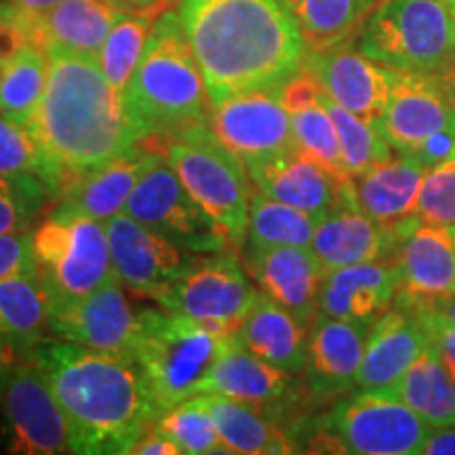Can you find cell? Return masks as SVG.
Here are the masks:
<instances>
[{
  "instance_id": "cell-1",
  "label": "cell",
  "mask_w": 455,
  "mask_h": 455,
  "mask_svg": "<svg viewBox=\"0 0 455 455\" xmlns=\"http://www.w3.org/2000/svg\"><path fill=\"white\" fill-rule=\"evenodd\" d=\"M49 78L28 131L41 158V178L57 198L89 171L124 155L140 135L98 57L51 49Z\"/></svg>"
},
{
  "instance_id": "cell-2",
  "label": "cell",
  "mask_w": 455,
  "mask_h": 455,
  "mask_svg": "<svg viewBox=\"0 0 455 455\" xmlns=\"http://www.w3.org/2000/svg\"><path fill=\"white\" fill-rule=\"evenodd\" d=\"M181 26L212 104L278 89L304 66V38L283 0H180Z\"/></svg>"
},
{
  "instance_id": "cell-3",
  "label": "cell",
  "mask_w": 455,
  "mask_h": 455,
  "mask_svg": "<svg viewBox=\"0 0 455 455\" xmlns=\"http://www.w3.org/2000/svg\"><path fill=\"white\" fill-rule=\"evenodd\" d=\"M26 355L66 415L70 453L127 455L158 418L140 369L124 358L57 338L38 341Z\"/></svg>"
},
{
  "instance_id": "cell-4",
  "label": "cell",
  "mask_w": 455,
  "mask_h": 455,
  "mask_svg": "<svg viewBox=\"0 0 455 455\" xmlns=\"http://www.w3.org/2000/svg\"><path fill=\"white\" fill-rule=\"evenodd\" d=\"M123 106L141 141L167 140L207 124L213 104L175 9L156 17Z\"/></svg>"
},
{
  "instance_id": "cell-5",
  "label": "cell",
  "mask_w": 455,
  "mask_h": 455,
  "mask_svg": "<svg viewBox=\"0 0 455 455\" xmlns=\"http://www.w3.org/2000/svg\"><path fill=\"white\" fill-rule=\"evenodd\" d=\"M141 335L133 365L140 369L158 415L196 396L226 341L221 335L186 316L141 310Z\"/></svg>"
},
{
  "instance_id": "cell-6",
  "label": "cell",
  "mask_w": 455,
  "mask_h": 455,
  "mask_svg": "<svg viewBox=\"0 0 455 455\" xmlns=\"http://www.w3.org/2000/svg\"><path fill=\"white\" fill-rule=\"evenodd\" d=\"M163 141L161 155L175 169L181 184L213 224L224 232L230 247H244L253 184L247 167L212 133L196 124Z\"/></svg>"
},
{
  "instance_id": "cell-7",
  "label": "cell",
  "mask_w": 455,
  "mask_h": 455,
  "mask_svg": "<svg viewBox=\"0 0 455 455\" xmlns=\"http://www.w3.org/2000/svg\"><path fill=\"white\" fill-rule=\"evenodd\" d=\"M378 64L409 72L455 66V15L449 0H379L356 34Z\"/></svg>"
},
{
  "instance_id": "cell-8",
  "label": "cell",
  "mask_w": 455,
  "mask_h": 455,
  "mask_svg": "<svg viewBox=\"0 0 455 455\" xmlns=\"http://www.w3.org/2000/svg\"><path fill=\"white\" fill-rule=\"evenodd\" d=\"M432 432L411 407L378 390L335 403L316 430L315 451L355 455H419Z\"/></svg>"
},
{
  "instance_id": "cell-9",
  "label": "cell",
  "mask_w": 455,
  "mask_h": 455,
  "mask_svg": "<svg viewBox=\"0 0 455 455\" xmlns=\"http://www.w3.org/2000/svg\"><path fill=\"white\" fill-rule=\"evenodd\" d=\"M32 238L36 276L53 304L84 298L116 276L104 221L51 212Z\"/></svg>"
},
{
  "instance_id": "cell-10",
  "label": "cell",
  "mask_w": 455,
  "mask_h": 455,
  "mask_svg": "<svg viewBox=\"0 0 455 455\" xmlns=\"http://www.w3.org/2000/svg\"><path fill=\"white\" fill-rule=\"evenodd\" d=\"M198 255L152 299L169 315L192 318L221 335H236L258 299V287L235 253Z\"/></svg>"
},
{
  "instance_id": "cell-11",
  "label": "cell",
  "mask_w": 455,
  "mask_h": 455,
  "mask_svg": "<svg viewBox=\"0 0 455 455\" xmlns=\"http://www.w3.org/2000/svg\"><path fill=\"white\" fill-rule=\"evenodd\" d=\"M123 213L190 253H218L230 244L163 155L141 173Z\"/></svg>"
},
{
  "instance_id": "cell-12",
  "label": "cell",
  "mask_w": 455,
  "mask_h": 455,
  "mask_svg": "<svg viewBox=\"0 0 455 455\" xmlns=\"http://www.w3.org/2000/svg\"><path fill=\"white\" fill-rule=\"evenodd\" d=\"M0 411L11 453H70L66 415L32 358H13L0 371Z\"/></svg>"
},
{
  "instance_id": "cell-13",
  "label": "cell",
  "mask_w": 455,
  "mask_h": 455,
  "mask_svg": "<svg viewBox=\"0 0 455 455\" xmlns=\"http://www.w3.org/2000/svg\"><path fill=\"white\" fill-rule=\"evenodd\" d=\"M123 287L114 276L84 298L51 304V335L133 363L141 318Z\"/></svg>"
},
{
  "instance_id": "cell-14",
  "label": "cell",
  "mask_w": 455,
  "mask_h": 455,
  "mask_svg": "<svg viewBox=\"0 0 455 455\" xmlns=\"http://www.w3.org/2000/svg\"><path fill=\"white\" fill-rule=\"evenodd\" d=\"M207 127L244 167L295 148L291 114L278 89L247 91L218 101Z\"/></svg>"
},
{
  "instance_id": "cell-15",
  "label": "cell",
  "mask_w": 455,
  "mask_h": 455,
  "mask_svg": "<svg viewBox=\"0 0 455 455\" xmlns=\"http://www.w3.org/2000/svg\"><path fill=\"white\" fill-rule=\"evenodd\" d=\"M375 127L398 155H411L428 135L455 127V66L443 72L396 70Z\"/></svg>"
},
{
  "instance_id": "cell-16",
  "label": "cell",
  "mask_w": 455,
  "mask_h": 455,
  "mask_svg": "<svg viewBox=\"0 0 455 455\" xmlns=\"http://www.w3.org/2000/svg\"><path fill=\"white\" fill-rule=\"evenodd\" d=\"M392 258L401 276L395 308L435 306L455 293V244L447 228L430 226L413 215L401 224Z\"/></svg>"
},
{
  "instance_id": "cell-17",
  "label": "cell",
  "mask_w": 455,
  "mask_h": 455,
  "mask_svg": "<svg viewBox=\"0 0 455 455\" xmlns=\"http://www.w3.org/2000/svg\"><path fill=\"white\" fill-rule=\"evenodd\" d=\"M304 68L329 100L375 124L382 116L396 81V70L378 64L348 43L327 51H308Z\"/></svg>"
},
{
  "instance_id": "cell-18",
  "label": "cell",
  "mask_w": 455,
  "mask_h": 455,
  "mask_svg": "<svg viewBox=\"0 0 455 455\" xmlns=\"http://www.w3.org/2000/svg\"><path fill=\"white\" fill-rule=\"evenodd\" d=\"M112 264L118 281L131 291L155 295L173 283L195 253L156 235L127 213L106 221Z\"/></svg>"
},
{
  "instance_id": "cell-19",
  "label": "cell",
  "mask_w": 455,
  "mask_h": 455,
  "mask_svg": "<svg viewBox=\"0 0 455 455\" xmlns=\"http://www.w3.org/2000/svg\"><path fill=\"white\" fill-rule=\"evenodd\" d=\"M401 228H386L365 215L352 201L346 181L339 201L318 221L312 251L325 272L365 264V261L392 258L396 251Z\"/></svg>"
},
{
  "instance_id": "cell-20",
  "label": "cell",
  "mask_w": 455,
  "mask_h": 455,
  "mask_svg": "<svg viewBox=\"0 0 455 455\" xmlns=\"http://www.w3.org/2000/svg\"><path fill=\"white\" fill-rule=\"evenodd\" d=\"M244 268L259 293L293 312L308 327L315 323L318 295L327 272L312 247H270L247 251Z\"/></svg>"
},
{
  "instance_id": "cell-21",
  "label": "cell",
  "mask_w": 455,
  "mask_h": 455,
  "mask_svg": "<svg viewBox=\"0 0 455 455\" xmlns=\"http://www.w3.org/2000/svg\"><path fill=\"white\" fill-rule=\"evenodd\" d=\"M398 281L401 276L395 258L331 270L323 281L318 312L371 329L395 304Z\"/></svg>"
},
{
  "instance_id": "cell-22",
  "label": "cell",
  "mask_w": 455,
  "mask_h": 455,
  "mask_svg": "<svg viewBox=\"0 0 455 455\" xmlns=\"http://www.w3.org/2000/svg\"><path fill=\"white\" fill-rule=\"evenodd\" d=\"M161 152L150 150L144 141L135 144L124 155L89 171L66 186L55 198L53 213L84 215L106 221L123 213L131 192L138 186L141 173L150 167Z\"/></svg>"
},
{
  "instance_id": "cell-23",
  "label": "cell",
  "mask_w": 455,
  "mask_h": 455,
  "mask_svg": "<svg viewBox=\"0 0 455 455\" xmlns=\"http://www.w3.org/2000/svg\"><path fill=\"white\" fill-rule=\"evenodd\" d=\"M291 392L293 373L266 363L232 335L196 395L226 396L259 411H270L284 405Z\"/></svg>"
},
{
  "instance_id": "cell-24",
  "label": "cell",
  "mask_w": 455,
  "mask_h": 455,
  "mask_svg": "<svg viewBox=\"0 0 455 455\" xmlns=\"http://www.w3.org/2000/svg\"><path fill=\"white\" fill-rule=\"evenodd\" d=\"M253 190L323 220L339 201L341 184L298 148L247 167Z\"/></svg>"
},
{
  "instance_id": "cell-25",
  "label": "cell",
  "mask_w": 455,
  "mask_h": 455,
  "mask_svg": "<svg viewBox=\"0 0 455 455\" xmlns=\"http://www.w3.org/2000/svg\"><path fill=\"white\" fill-rule=\"evenodd\" d=\"M367 327L318 312L308 333L306 384L315 396H338L356 388L365 355Z\"/></svg>"
},
{
  "instance_id": "cell-26",
  "label": "cell",
  "mask_w": 455,
  "mask_h": 455,
  "mask_svg": "<svg viewBox=\"0 0 455 455\" xmlns=\"http://www.w3.org/2000/svg\"><path fill=\"white\" fill-rule=\"evenodd\" d=\"M121 11L108 0H64L41 15H26L20 11L28 43L44 51L61 49L89 57H98L108 32Z\"/></svg>"
},
{
  "instance_id": "cell-27",
  "label": "cell",
  "mask_w": 455,
  "mask_h": 455,
  "mask_svg": "<svg viewBox=\"0 0 455 455\" xmlns=\"http://www.w3.org/2000/svg\"><path fill=\"white\" fill-rule=\"evenodd\" d=\"M428 169L398 155L346 180L352 201L379 226L396 228L413 218Z\"/></svg>"
},
{
  "instance_id": "cell-28",
  "label": "cell",
  "mask_w": 455,
  "mask_h": 455,
  "mask_svg": "<svg viewBox=\"0 0 455 455\" xmlns=\"http://www.w3.org/2000/svg\"><path fill=\"white\" fill-rule=\"evenodd\" d=\"M428 346V338L415 318L392 306L369 329L365 355L356 375V388H392Z\"/></svg>"
},
{
  "instance_id": "cell-29",
  "label": "cell",
  "mask_w": 455,
  "mask_h": 455,
  "mask_svg": "<svg viewBox=\"0 0 455 455\" xmlns=\"http://www.w3.org/2000/svg\"><path fill=\"white\" fill-rule=\"evenodd\" d=\"M308 333L310 327L293 312L259 293L244 316L236 339L266 363L295 375L306 367Z\"/></svg>"
},
{
  "instance_id": "cell-30",
  "label": "cell",
  "mask_w": 455,
  "mask_h": 455,
  "mask_svg": "<svg viewBox=\"0 0 455 455\" xmlns=\"http://www.w3.org/2000/svg\"><path fill=\"white\" fill-rule=\"evenodd\" d=\"M51 304L36 272L0 281V339L17 352H30L51 333Z\"/></svg>"
},
{
  "instance_id": "cell-31",
  "label": "cell",
  "mask_w": 455,
  "mask_h": 455,
  "mask_svg": "<svg viewBox=\"0 0 455 455\" xmlns=\"http://www.w3.org/2000/svg\"><path fill=\"white\" fill-rule=\"evenodd\" d=\"M386 392L411 407L430 428L455 426V386L451 371L432 346L413 361L398 382Z\"/></svg>"
},
{
  "instance_id": "cell-32",
  "label": "cell",
  "mask_w": 455,
  "mask_h": 455,
  "mask_svg": "<svg viewBox=\"0 0 455 455\" xmlns=\"http://www.w3.org/2000/svg\"><path fill=\"white\" fill-rule=\"evenodd\" d=\"M201 396L212 413L228 453L278 455L293 453V443L281 426L259 413V409L218 395Z\"/></svg>"
},
{
  "instance_id": "cell-33",
  "label": "cell",
  "mask_w": 455,
  "mask_h": 455,
  "mask_svg": "<svg viewBox=\"0 0 455 455\" xmlns=\"http://www.w3.org/2000/svg\"><path fill=\"white\" fill-rule=\"evenodd\" d=\"M293 15L308 51H327L348 43L361 30L365 0H283Z\"/></svg>"
},
{
  "instance_id": "cell-34",
  "label": "cell",
  "mask_w": 455,
  "mask_h": 455,
  "mask_svg": "<svg viewBox=\"0 0 455 455\" xmlns=\"http://www.w3.org/2000/svg\"><path fill=\"white\" fill-rule=\"evenodd\" d=\"M318 218L253 190L244 253L270 247H310Z\"/></svg>"
},
{
  "instance_id": "cell-35",
  "label": "cell",
  "mask_w": 455,
  "mask_h": 455,
  "mask_svg": "<svg viewBox=\"0 0 455 455\" xmlns=\"http://www.w3.org/2000/svg\"><path fill=\"white\" fill-rule=\"evenodd\" d=\"M49 78L47 51L34 43H26L0 81V112L13 121L28 124L41 104Z\"/></svg>"
},
{
  "instance_id": "cell-36",
  "label": "cell",
  "mask_w": 455,
  "mask_h": 455,
  "mask_svg": "<svg viewBox=\"0 0 455 455\" xmlns=\"http://www.w3.org/2000/svg\"><path fill=\"white\" fill-rule=\"evenodd\" d=\"M161 13H121L108 32L104 47H101L98 61L101 72L118 95L124 93L127 84L138 68L141 55L155 28L156 17Z\"/></svg>"
},
{
  "instance_id": "cell-37",
  "label": "cell",
  "mask_w": 455,
  "mask_h": 455,
  "mask_svg": "<svg viewBox=\"0 0 455 455\" xmlns=\"http://www.w3.org/2000/svg\"><path fill=\"white\" fill-rule=\"evenodd\" d=\"M152 428L173 441L186 455L228 453L218 426L201 396L186 398L180 405L163 411L155 419Z\"/></svg>"
},
{
  "instance_id": "cell-38",
  "label": "cell",
  "mask_w": 455,
  "mask_h": 455,
  "mask_svg": "<svg viewBox=\"0 0 455 455\" xmlns=\"http://www.w3.org/2000/svg\"><path fill=\"white\" fill-rule=\"evenodd\" d=\"M323 104H325L327 112L331 114L335 129H338L339 148H341V161H344L346 175L363 173L373 164L384 163L392 158V146L384 140L378 127L371 123L363 121L356 114H352L344 108L329 100L323 91Z\"/></svg>"
},
{
  "instance_id": "cell-39",
  "label": "cell",
  "mask_w": 455,
  "mask_h": 455,
  "mask_svg": "<svg viewBox=\"0 0 455 455\" xmlns=\"http://www.w3.org/2000/svg\"><path fill=\"white\" fill-rule=\"evenodd\" d=\"M289 114H291L295 148L304 152L306 156H310L312 161H316L321 167H325L339 181L348 180L344 161H341L338 129H335L331 114L327 112L323 100Z\"/></svg>"
},
{
  "instance_id": "cell-40",
  "label": "cell",
  "mask_w": 455,
  "mask_h": 455,
  "mask_svg": "<svg viewBox=\"0 0 455 455\" xmlns=\"http://www.w3.org/2000/svg\"><path fill=\"white\" fill-rule=\"evenodd\" d=\"M47 196H53V192L34 173L0 178V235L30 232Z\"/></svg>"
},
{
  "instance_id": "cell-41",
  "label": "cell",
  "mask_w": 455,
  "mask_h": 455,
  "mask_svg": "<svg viewBox=\"0 0 455 455\" xmlns=\"http://www.w3.org/2000/svg\"><path fill=\"white\" fill-rule=\"evenodd\" d=\"M415 215L430 226H455V161L426 173Z\"/></svg>"
},
{
  "instance_id": "cell-42",
  "label": "cell",
  "mask_w": 455,
  "mask_h": 455,
  "mask_svg": "<svg viewBox=\"0 0 455 455\" xmlns=\"http://www.w3.org/2000/svg\"><path fill=\"white\" fill-rule=\"evenodd\" d=\"M34 173L41 178V158L26 124L0 112V178Z\"/></svg>"
},
{
  "instance_id": "cell-43",
  "label": "cell",
  "mask_w": 455,
  "mask_h": 455,
  "mask_svg": "<svg viewBox=\"0 0 455 455\" xmlns=\"http://www.w3.org/2000/svg\"><path fill=\"white\" fill-rule=\"evenodd\" d=\"M405 312L411 315L415 323L422 327L426 338H428V344L439 352L449 371L455 373V321H451L445 312L435 308V306H422V308Z\"/></svg>"
},
{
  "instance_id": "cell-44",
  "label": "cell",
  "mask_w": 455,
  "mask_h": 455,
  "mask_svg": "<svg viewBox=\"0 0 455 455\" xmlns=\"http://www.w3.org/2000/svg\"><path fill=\"white\" fill-rule=\"evenodd\" d=\"M36 255H34L32 232L0 235V281L17 275H34Z\"/></svg>"
},
{
  "instance_id": "cell-45",
  "label": "cell",
  "mask_w": 455,
  "mask_h": 455,
  "mask_svg": "<svg viewBox=\"0 0 455 455\" xmlns=\"http://www.w3.org/2000/svg\"><path fill=\"white\" fill-rule=\"evenodd\" d=\"M411 156L415 163L422 164L424 169H435L441 167V164L453 163L455 161V127H447L436 131L426 138L422 144H419L415 150L411 152Z\"/></svg>"
},
{
  "instance_id": "cell-46",
  "label": "cell",
  "mask_w": 455,
  "mask_h": 455,
  "mask_svg": "<svg viewBox=\"0 0 455 455\" xmlns=\"http://www.w3.org/2000/svg\"><path fill=\"white\" fill-rule=\"evenodd\" d=\"M278 95H281L283 106L289 112L301 110V108L316 104L323 95V87L312 74L301 66L299 72H295L289 81H284L278 87Z\"/></svg>"
},
{
  "instance_id": "cell-47",
  "label": "cell",
  "mask_w": 455,
  "mask_h": 455,
  "mask_svg": "<svg viewBox=\"0 0 455 455\" xmlns=\"http://www.w3.org/2000/svg\"><path fill=\"white\" fill-rule=\"evenodd\" d=\"M131 455H180V447L150 426L131 447Z\"/></svg>"
},
{
  "instance_id": "cell-48",
  "label": "cell",
  "mask_w": 455,
  "mask_h": 455,
  "mask_svg": "<svg viewBox=\"0 0 455 455\" xmlns=\"http://www.w3.org/2000/svg\"><path fill=\"white\" fill-rule=\"evenodd\" d=\"M419 455H455V426L432 428Z\"/></svg>"
},
{
  "instance_id": "cell-49",
  "label": "cell",
  "mask_w": 455,
  "mask_h": 455,
  "mask_svg": "<svg viewBox=\"0 0 455 455\" xmlns=\"http://www.w3.org/2000/svg\"><path fill=\"white\" fill-rule=\"evenodd\" d=\"M114 9L121 11V13H148V11H155V13H163L173 7L180 0H108Z\"/></svg>"
},
{
  "instance_id": "cell-50",
  "label": "cell",
  "mask_w": 455,
  "mask_h": 455,
  "mask_svg": "<svg viewBox=\"0 0 455 455\" xmlns=\"http://www.w3.org/2000/svg\"><path fill=\"white\" fill-rule=\"evenodd\" d=\"M9 4H13L17 11L26 15H41L44 11L57 7L64 0H7Z\"/></svg>"
},
{
  "instance_id": "cell-51",
  "label": "cell",
  "mask_w": 455,
  "mask_h": 455,
  "mask_svg": "<svg viewBox=\"0 0 455 455\" xmlns=\"http://www.w3.org/2000/svg\"><path fill=\"white\" fill-rule=\"evenodd\" d=\"M15 352L17 350H13V348H11V346H7L3 339H0V371H3V369L7 367L11 361H13Z\"/></svg>"
},
{
  "instance_id": "cell-52",
  "label": "cell",
  "mask_w": 455,
  "mask_h": 455,
  "mask_svg": "<svg viewBox=\"0 0 455 455\" xmlns=\"http://www.w3.org/2000/svg\"><path fill=\"white\" fill-rule=\"evenodd\" d=\"M435 308H439L441 312H445V315L455 321V293L449 295V298L441 299L439 304H435Z\"/></svg>"
},
{
  "instance_id": "cell-53",
  "label": "cell",
  "mask_w": 455,
  "mask_h": 455,
  "mask_svg": "<svg viewBox=\"0 0 455 455\" xmlns=\"http://www.w3.org/2000/svg\"><path fill=\"white\" fill-rule=\"evenodd\" d=\"M379 0H365V4H367V9H369V13H371V9L375 7V4H378Z\"/></svg>"
},
{
  "instance_id": "cell-54",
  "label": "cell",
  "mask_w": 455,
  "mask_h": 455,
  "mask_svg": "<svg viewBox=\"0 0 455 455\" xmlns=\"http://www.w3.org/2000/svg\"><path fill=\"white\" fill-rule=\"evenodd\" d=\"M447 232H449V236H451V241L455 244V226L453 228H447Z\"/></svg>"
},
{
  "instance_id": "cell-55",
  "label": "cell",
  "mask_w": 455,
  "mask_h": 455,
  "mask_svg": "<svg viewBox=\"0 0 455 455\" xmlns=\"http://www.w3.org/2000/svg\"><path fill=\"white\" fill-rule=\"evenodd\" d=\"M449 4H451V9H453V15H455V0H449Z\"/></svg>"
},
{
  "instance_id": "cell-56",
  "label": "cell",
  "mask_w": 455,
  "mask_h": 455,
  "mask_svg": "<svg viewBox=\"0 0 455 455\" xmlns=\"http://www.w3.org/2000/svg\"><path fill=\"white\" fill-rule=\"evenodd\" d=\"M451 378H453V386H455V373H451Z\"/></svg>"
}]
</instances>
